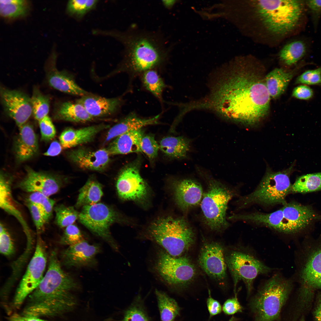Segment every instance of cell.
Masks as SVG:
<instances>
[{
	"label": "cell",
	"mask_w": 321,
	"mask_h": 321,
	"mask_svg": "<svg viewBox=\"0 0 321 321\" xmlns=\"http://www.w3.org/2000/svg\"><path fill=\"white\" fill-rule=\"evenodd\" d=\"M48 270L35 289L28 297L22 315L40 317L62 315L73 310L77 304L72 292L78 285L62 269L56 252L49 257Z\"/></svg>",
	"instance_id": "obj_1"
},
{
	"label": "cell",
	"mask_w": 321,
	"mask_h": 321,
	"mask_svg": "<svg viewBox=\"0 0 321 321\" xmlns=\"http://www.w3.org/2000/svg\"><path fill=\"white\" fill-rule=\"evenodd\" d=\"M228 117L253 125L269 112L270 97L265 82L252 73L242 71L232 76L227 84Z\"/></svg>",
	"instance_id": "obj_2"
},
{
	"label": "cell",
	"mask_w": 321,
	"mask_h": 321,
	"mask_svg": "<svg viewBox=\"0 0 321 321\" xmlns=\"http://www.w3.org/2000/svg\"><path fill=\"white\" fill-rule=\"evenodd\" d=\"M98 34L113 37L124 46L123 59L114 73L125 71L144 73L162 64L169 55L164 41L156 33L99 30Z\"/></svg>",
	"instance_id": "obj_3"
},
{
	"label": "cell",
	"mask_w": 321,
	"mask_h": 321,
	"mask_svg": "<svg viewBox=\"0 0 321 321\" xmlns=\"http://www.w3.org/2000/svg\"><path fill=\"white\" fill-rule=\"evenodd\" d=\"M304 1L257 0L251 2L253 13L269 33L285 36L301 24L306 7Z\"/></svg>",
	"instance_id": "obj_4"
},
{
	"label": "cell",
	"mask_w": 321,
	"mask_h": 321,
	"mask_svg": "<svg viewBox=\"0 0 321 321\" xmlns=\"http://www.w3.org/2000/svg\"><path fill=\"white\" fill-rule=\"evenodd\" d=\"M291 288V282L274 274L259 288L249 304L255 321H275L279 317Z\"/></svg>",
	"instance_id": "obj_5"
},
{
	"label": "cell",
	"mask_w": 321,
	"mask_h": 321,
	"mask_svg": "<svg viewBox=\"0 0 321 321\" xmlns=\"http://www.w3.org/2000/svg\"><path fill=\"white\" fill-rule=\"evenodd\" d=\"M150 237L172 256L180 257L193 245V230L185 219L168 216L153 222L148 230Z\"/></svg>",
	"instance_id": "obj_6"
},
{
	"label": "cell",
	"mask_w": 321,
	"mask_h": 321,
	"mask_svg": "<svg viewBox=\"0 0 321 321\" xmlns=\"http://www.w3.org/2000/svg\"><path fill=\"white\" fill-rule=\"evenodd\" d=\"M292 167L276 172L268 169L257 188L240 199L241 207L255 204L266 205L285 204L286 197L290 193L292 186L289 176Z\"/></svg>",
	"instance_id": "obj_7"
},
{
	"label": "cell",
	"mask_w": 321,
	"mask_h": 321,
	"mask_svg": "<svg viewBox=\"0 0 321 321\" xmlns=\"http://www.w3.org/2000/svg\"><path fill=\"white\" fill-rule=\"evenodd\" d=\"M225 258L233 279L235 290L237 283L242 281L245 285L248 295L253 290L254 281L257 277L268 274L273 270L246 247L232 250Z\"/></svg>",
	"instance_id": "obj_8"
},
{
	"label": "cell",
	"mask_w": 321,
	"mask_h": 321,
	"mask_svg": "<svg viewBox=\"0 0 321 321\" xmlns=\"http://www.w3.org/2000/svg\"><path fill=\"white\" fill-rule=\"evenodd\" d=\"M205 176L208 188L201 202L203 216L205 223L211 229L221 231L229 226L226 219V211L233 194L219 181Z\"/></svg>",
	"instance_id": "obj_9"
},
{
	"label": "cell",
	"mask_w": 321,
	"mask_h": 321,
	"mask_svg": "<svg viewBox=\"0 0 321 321\" xmlns=\"http://www.w3.org/2000/svg\"><path fill=\"white\" fill-rule=\"evenodd\" d=\"M78 219L92 233L106 241L114 250L118 249L110 231V226L119 219L118 214L113 209L100 203L85 206L79 213Z\"/></svg>",
	"instance_id": "obj_10"
},
{
	"label": "cell",
	"mask_w": 321,
	"mask_h": 321,
	"mask_svg": "<svg viewBox=\"0 0 321 321\" xmlns=\"http://www.w3.org/2000/svg\"><path fill=\"white\" fill-rule=\"evenodd\" d=\"M155 267L162 279L169 285L174 286L188 284L193 280L196 273L195 267L188 258L174 257L162 251L158 254Z\"/></svg>",
	"instance_id": "obj_11"
},
{
	"label": "cell",
	"mask_w": 321,
	"mask_h": 321,
	"mask_svg": "<svg viewBox=\"0 0 321 321\" xmlns=\"http://www.w3.org/2000/svg\"><path fill=\"white\" fill-rule=\"evenodd\" d=\"M47 256L45 244L38 236L34 255L16 290L12 304L19 308L26 298L37 287L43 278Z\"/></svg>",
	"instance_id": "obj_12"
},
{
	"label": "cell",
	"mask_w": 321,
	"mask_h": 321,
	"mask_svg": "<svg viewBox=\"0 0 321 321\" xmlns=\"http://www.w3.org/2000/svg\"><path fill=\"white\" fill-rule=\"evenodd\" d=\"M26 174L18 184L24 191L39 192L50 197L57 193L66 183V178L57 174L36 171L26 167Z\"/></svg>",
	"instance_id": "obj_13"
},
{
	"label": "cell",
	"mask_w": 321,
	"mask_h": 321,
	"mask_svg": "<svg viewBox=\"0 0 321 321\" xmlns=\"http://www.w3.org/2000/svg\"><path fill=\"white\" fill-rule=\"evenodd\" d=\"M116 186L119 197L123 200L140 202L145 200L148 194L147 185L136 164L129 165L122 170Z\"/></svg>",
	"instance_id": "obj_14"
},
{
	"label": "cell",
	"mask_w": 321,
	"mask_h": 321,
	"mask_svg": "<svg viewBox=\"0 0 321 321\" xmlns=\"http://www.w3.org/2000/svg\"><path fill=\"white\" fill-rule=\"evenodd\" d=\"M281 208L283 215L282 232L295 233L303 230L320 216L312 208L295 202L287 203Z\"/></svg>",
	"instance_id": "obj_15"
},
{
	"label": "cell",
	"mask_w": 321,
	"mask_h": 321,
	"mask_svg": "<svg viewBox=\"0 0 321 321\" xmlns=\"http://www.w3.org/2000/svg\"><path fill=\"white\" fill-rule=\"evenodd\" d=\"M0 95L4 111L18 127L26 123L32 114L31 98L20 91L3 87Z\"/></svg>",
	"instance_id": "obj_16"
},
{
	"label": "cell",
	"mask_w": 321,
	"mask_h": 321,
	"mask_svg": "<svg viewBox=\"0 0 321 321\" xmlns=\"http://www.w3.org/2000/svg\"><path fill=\"white\" fill-rule=\"evenodd\" d=\"M198 262L202 269L212 278L219 281L226 278L227 266L223 248L219 243H204L200 250Z\"/></svg>",
	"instance_id": "obj_17"
},
{
	"label": "cell",
	"mask_w": 321,
	"mask_h": 321,
	"mask_svg": "<svg viewBox=\"0 0 321 321\" xmlns=\"http://www.w3.org/2000/svg\"><path fill=\"white\" fill-rule=\"evenodd\" d=\"M97 245H91L83 240L69 246L61 254L64 265L67 267H81L90 265L95 262V257L100 252Z\"/></svg>",
	"instance_id": "obj_18"
},
{
	"label": "cell",
	"mask_w": 321,
	"mask_h": 321,
	"mask_svg": "<svg viewBox=\"0 0 321 321\" xmlns=\"http://www.w3.org/2000/svg\"><path fill=\"white\" fill-rule=\"evenodd\" d=\"M110 155L106 148L92 151L79 148L70 151L69 159L81 169L101 171L105 169L110 161Z\"/></svg>",
	"instance_id": "obj_19"
},
{
	"label": "cell",
	"mask_w": 321,
	"mask_h": 321,
	"mask_svg": "<svg viewBox=\"0 0 321 321\" xmlns=\"http://www.w3.org/2000/svg\"><path fill=\"white\" fill-rule=\"evenodd\" d=\"M174 192L176 203L184 211L198 204L203 195L201 184L195 180L188 178L177 182L174 186Z\"/></svg>",
	"instance_id": "obj_20"
},
{
	"label": "cell",
	"mask_w": 321,
	"mask_h": 321,
	"mask_svg": "<svg viewBox=\"0 0 321 321\" xmlns=\"http://www.w3.org/2000/svg\"><path fill=\"white\" fill-rule=\"evenodd\" d=\"M19 128L14 143V151L19 162L27 160L35 156L39 150L37 136L32 126L26 123Z\"/></svg>",
	"instance_id": "obj_21"
},
{
	"label": "cell",
	"mask_w": 321,
	"mask_h": 321,
	"mask_svg": "<svg viewBox=\"0 0 321 321\" xmlns=\"http://www.w3.org/2000/svg\"><path fill=\"white\" fill-rule=\"evenodd\" d=\"M81 104L93 118L111 115L118 109L122 100L119 97L106 98L92 95L84 96L76 101Z\"/></svg>",
	"instance_id": "obj_22"
},
{
	"label": "cell",
	"mask_w": 321,
	"mask_h": 321,
	"mask_svg": "<svg viewBox=\"0 0 321 321\" xmlns=\"http://www.w3.org/2000/svg\"><path fill=\"white\" fill-rule=\"evenodd\" d=\"M12 178L2 171L0 175V207L14 217L19 221L26 236L32 235L31 230L26 222L12 194Z\"/></svg>",
	"instance_id": "obj_23"
},
{
	"label": "cell",
	"mask_w": 321,
	"mask_h": 321,
	"mask_svg": "<svg viewBox=\"0 0 321 321\" xmlns=\"http://www.w3.org/2000/svg\"><path fill=\"white\" fill-rule=\"evenodd\" d=\"M109 127L101 124L78 129L67 128L60 136V143L62 148L67 149L90 142L98 133Z\"/></svg>",
	"instance_id": "obj_24"
},
{
	"label": "cell",
	"mask_w": 321,
	"mask_h": 321,
	"mask_svg": "<svg viewBox=\"0 0 321 321\" xmlns=\"http://www.w3.org/2000/svg\"><path fill=\"white\" fill-rule=\"evenodd\" d=\"M143 136L141 129L130 131L115 138L106 149L110 155L142 152L141 142Z\"/></svg>",
	"instance_id": "obj_25"
},
{
	"label": "cell",
	"mask_w": 321,
	"mask_h": 321,
	"mask_svg": "<svg viewBox=\"0 0 321 321\" xmlns=\"http://www.w3.org/2000/svg\"><path fill=\"white\" fill-rule=\"evenodd\" d=\"M301 281L306 291L321 289V248L308 259L302 273Z\"/></svg>",
	"instance_id": "obj_26"
},
{
	"label": "cell",
	"mask_w": 321,
	"mask_h": 321,
	"mask_svg": "<svg viewBox=\"0 0 321 321\" xmlns=\"http://www.w3.org/2000/svg\"><path fill=\"white\" fill-rule=\"evenodd\" d=\"M48 75L49 85L62 92L81 97L92 95L78 86L74 78L66 72L52 69Z\"/></svg>",
	"instance_id": "obj_27"
},
{
	"label": "cell",
	"mask_w": 321,
	"mask_h": 321,
	"mask_svg": "<svg viewBox=\"0 0 321 321\" xmlns=\"http://www.w3.org/2000/svg\"><path fill=\"white\" fill-rule=\"evenodd\" d=\"M159 115L148 119L141 118L136 114H129L119 122L111 128L108 132L105 142L115 138L126 132L158 123Z\"/></svg>",
	"instance_id": "obj_28"
},
{
	"label": "cell",
	"mask_w": 321,
	"mask_h": 321,
	"mask_svg": "<svg viewBox=\"0 0 321 321\" xmlns=\"http://www.w3.org/2000/svg\"><path fill=\"white\" fill-rule=\"evenodd\" d=\"M229 218L251 222L282 232L283 215L281 208L270 213L255 212L235 214Z\"/></svg>",
	"instance_id": "obj_29"
},
{
	"label": "cell",
	"mask_w": 321,
	"mask_h": 321,
	"mask_svg": "<svg viewBox=\"0 0 321 321\" xmlns=\"http://www.w3.org/2000/svg\"><path fill=\"white\" fill-rule=\"evenodd\" d=\"M191 140L184 136H169L163 138L159 143L160 149L166 155L178 159L188 157Z\"/></svg>",
	"instance_id": "obj_30"
},
{
	"label": "cell",
	"mask_w": 321,
	"mask_h": 321,
	"mask_svg": "<svg viewBox=\"0 0 321 321\" xmlns=\"http://www.w3.org/2000/svg\"><path fill=\"white\" fill-rule=\"evenodd\" d=\"M54 117L59 120L78 122L90 121L93 119L81 104L70 101L59 103L55 110Z\"/></svg>",
	"instance_id": "obj_31"
},
{
	"label": "cell",
	"mask_w": 321,
	"mask_h": 321,
	"mask_svg": "<svg viewBox=\"0 0 321 321\" xmlns=\"http://www.w3.org/2000/svg\"><path fill=\"white\" fill-rule=\"evenodd\" d=\"M293 75L292 72L279 68L274 69L267 75L265 83L270 97L276 98L285 92Z\"/></svg>",
	"instance_id": "obj_32"
},
{
	"label": "cell",
	"mask_w": 321,
	"mask_h": 321,
	"mask_svg": "<svg viewBox=\"0 0 321 321\" xmlns=\"http://www.w3.org/2000/svg\"><path fill=\"white\" fill-rule=\"evenodd\" d=\"M79 192L75 205L77 208L98 203L103 195L102 185L93 177L88 179Z\"/></svg>",
	"instance_id": "obj_33"
},
{
	"label": "cell",
	"mask_w": 321,
	"mask_h": 321,
	"mask_svg": "<svg viewBox=\"0 0 321 321\" xmlns=\"http://www.w3.org/2000/svg\"><path fill=\"white\" fill-rule=\"evenodd\" d=\"M308 47L302 40H297L285 45L279 54L280 59L284 64L291 66L297 63L306 54Z\"/></svg>",
	"instance_id": "obj_34"
},
{
	"label": "cell",
	"mask_w": 321,
	"mask_h": 321,
	"mask_svg": "<svg viewBox=\"0 0 321 321\" xmlns=\"http://www.w3.org/2000/svg\"><path fill=\"white\" fill-rule=\"evenodd\" d=\"M30 9L29 1L2 0L0 1V14L3 18L14 19L25 16Z\"/></svg>",
	"instance_id": "obj_35"
},
{
	"label": "cell",
	"mask_w": 321,
	"mask_h": 321,
	"mask_svg": "<svg viewBox=\"0 0 321 321\" xmlns=\"http://www.w3.org/2000/svg\"><path fill=\"white\" fill-rule=\"evenodd\" d=\"M160 319L162 321H172L179 315L180 308L177 303L166 293L155 290Z\"/></svg>",
	"instance_id": "obj_36"
},
{
	"label": "cell",
	"mask_w": 321,
	"mask_h": 321,
	"mask_svg": "<svg viewBox=\"0 0 321 321\" xmlns=\"http://www.w3.org/2000/svg\"><path fill=\"white\" fill-rule=\"evenodd\" d=\"M321 190V172L299 177L292 185L290 193H307Z\"/></svg>",
	"instance_id": "obj_37"
},
{
	"label": "cell",
	"mask_w": 321,
	"mask_h": 321,
	"mask_svg": "<svg viewBox=\"0 0 321 321\" xmlns=\"http://www.w3.org/2000/svg\"><path fill=\"white\" fill-rule=\"evenodd\" d=\"M31 99L32 114L36 120L39 121L48 116L50 98L48 95L43 94L38 88H35Z\"/></svg>",
	"instance_id": "obj_38"
},
{
	"label": "cell",
	"mask_w": 321,
	"mask_h": 321,
	"mask_svg": "<svg viewBox=\"0 0 321 321\" xmlns=\"http://www.w3.org/2000/svg\"><path fill=\"white\" fill-rule=\"evenodd\" d=\"M142 81L147 90L157 98L161 100L163 92L166 85L156 71L152 69L143 73Z\"/></svg>",
	"instance_id": "obj_39"
},
{
	"label": "cell",
	"mask_w": 321,
	"mask_h": 321,
	"mask_svg": "<svg viewBox=\"0 0 321 321\" xmlns=\"http://www.w3.org/2000/svg\"><path fill=\"white\" fill-rule=\"evenodd\" d=\"M26 201L37 205L40 209L46 223L51 219L55 201L42 193L35 192L30 193Z\"/></svg>",
	"instance_id": "obj_40"
},
{
	"label": "cell",
	"mask_w": 321,
	"mask_h": 321,
	"mask_svg": "<svg viewBox=\"0 0 321 321\" xmlns=\"http://www.w3.org/2000/svg\"><path fill=\"white\" fill-rule=\"evenodd\" d=\"M55 223L61 228L73 224L78 218L79 213L73 207L61 204L55 206Z\"/></svg>",
	"instance_id": "obj_41"
},
{
	"label": "cell",
	"mask_w": 321,
	"mask_h": 321,
	"mask_svg": "<svg viewBox=\"0 0 321 321\" xmlns=\"http://www.w3.org/2000/svg\"><path fill=\"white\" fill-rule=\"evenodd\" d=\"M98 1L72 0L68 1L67 12L70 16L81 19L88 12L96 7Z\"/></svg>",
	"instance_id": "obj_42"
},
{
	"label": "cell",
	"mask_w": 321,
	"mask_h": 321,
	"mask_svg": "<svg viewBox=\"0 0 321 321\" xmlns=\"http://www.w3.org/2000/svg\"><path fill=\"white\" fill-rule=\"evenodd\" d=\"M121 321H150L140 297L126 311Z\"/></svg>",
	"instance_id": "obj_43"
},
{
	"label": "cell",
	"mask_w": 321,
	"mask_h": 321,
	"mask_svg": "<svg viewBox=\"0 0 321 321\" xmlns=\"http://www.w3.org/2000/svg\"><path fill=\"white\" fill-rule=\"evenodd\" d=\"M83 239L78 227L74 224L66 227L60 240L62 245L69 246L76 244Z\"/></svg>",
	"instance_id": "obj_44"
},
{
	"label": "cell",
	"mask_w": 321,
	"mask_h": 321,
	"mask_svg": "<svg viewBox=\"0 0 321 321\" xmlns=\"http://www.w3.org/2000/svg\"><path fill=\"white\" fill-rule=\"evenodd\" d=\"M141 149L142 152L150 160L155 158L158 155L159 147L154 136L152 134L144 136L141 141Z\"/></svg>",
	"instance_id": "obj_45"
},
{
	"label": "cell",
	"mask_w": 321,
	"mask_h": 321,
	"mask_svg": "<svg viewBox=\"0 0 321 321\" xmlns=\"http://www.w3.org/2000/svg\"><path fill=\"white\" fill-rule=\"evenodd\" d=\"M295 83L306 85H321V66L306 70L299 76Z\"/></svg>",
	"instance_id": "obj_46"
},
{
	"label": "cell",
	"mask_w": 321,
	"mask_h": 321,
	"mask_svg": "<svg viewBox=\"0 0 321 321\" xmlns=\"http://www.w3.org/2000/svg\"><path fill=\"white\" fill-rule=\"evenodd\" d=\"M15 247L12 238L3 224H0V251L3 254L9 256L14 253Z\"/></svg>",
	"instance_id": "obj_47"
},
{
	"label": "cell",
	"mask_w": 321,
	"mask_h": 321,
	"mask_svg": "<svg viewBox=\"0 0 321 321\" xmlns=\"http://www.w3.org/2000/svg\"><path fill=\"white\" fill-rule=\"evenodd\" d=\"M25 204L32 215L38 233L43 231L46 223L40 209L37 205L25 201Z\"/></svg>",
	"instance_id": "obj_48"
},
{
	"label": "cell",
	"mask_w": 321,
	"mask_h": 321,
	"mask_svg": "<svg viewBox=\"0 0 321 321\" xmlns=\"http://www.w3.org/2000/svg\"><path fill=\"white\" fill-rule=\"evenodd\" d=\"M38 121L42 139L45 141L52 140L55 136L56 130L51 118L47 116Z\"/></svg>",
	"instance_id": "obj_49"
},
{
	"label": "cell",
	"mask_w": 321,
	"mask_h": 321,
	"mask_svg": "<svg viewBox=\"0 0 321 321\" xmlns=\"http://www.w3.org/2000/svg\"><path fill=\"white\" fill-rule=\"evenodd\" d=\"M305 3L306 7L311 15L314 25L316 26L321 15V0H307Z\"/></svg>",
	"instance_id": "obj_50"
},
{
	"label": "cell",
	"mask_w": 321,
	"mask_h": 321,
	"mask_svg": "<svg viewBox=\"0 0 321 321\" xmlns=\"http://www.w3.org/2000/svg\"><path fill=\"white\" fill-rule=\"evenodd\" d=\"M222 310L225 314L232 315L242 311L243 307L236 295L234 298L229 299L224 302Z\"/></svg>",
	"instance_id": "obj_51"
},
{
	"label": "cell",
	"mask_w": 321,
	"mask_h": 321,
	"mask_svg": "<svg viewBox=\"0 0 321 321\" xmlns=\"http://www.w3.org/2000/svg\"><path fill=\"white\" fill-rule=\"evenodd\" d=\"M292 95L298 99L309 100L313 96V92L309 86L303 84L295 88L293 90Z\"/></svg>",
	"instance_id": "obj_52"
},
{
	"label": "cell",
	"mask_w": 321,
	"mask_h": 321,
	"mask_svg": "<svg viewBox=\"0 0 321 321\" xmlns=\"http://www.w3.org/2000/svg\"><path fill=\"white\" fill-rule=\"evenodd\" d=\"M210 295L207 300V305L208 310L211 316H214L220 313L222 311L221 306L220 303L214 299Z\"/></svg>",
	"instance_id": "obj_53"
},
{
	"label": "cell",
	"mask_w": 321,
	"mask_h": 321,
	"mask_svg": "<svg viewBox=\"0 0 321 321\" xmlns=\"http://www.w3.org/2000/svg\"><path fill=\"white\" fill-rule=\"evenodd\" d=\"M62 148L60 143L56 141H54L51 143L48 149L44 155L50 156L57 155L61 152Z\"/></svg>",
	"instance_id": "obj_54"
},
{
	"label": "cell",
	"mask_w": 321,
	"mask_h": 321,
	"mask_svg": "<svg viewBox=\"0 0 321 321\" xmlns=\"http://www.w3.org/2000/svg\"><path fill=\"white\" fill-rule=\"evenodd\" d=\"M9 321H47L40 319L39 317L30 316H26L15 313L10 317Z\"/></svg>",
	"instance_id": "obj_55"
},
{
	"label": "cell",
	"mask_w": 321,
	"mask_h": 321,
	"mask_svg": "<svg viewBox=\"0 0 321 321\" xmlns=\"http://www.w3.org/2000/svg\"><path fill=\"white\" fill-rule=\"evenodd\" d=\"M314 315L316 321H321V295L318 298Z\"/></svg>",
	"instance_id": "obj_56"
},
{
	"label": "cell",
	"mask_w": 321,
	"mask_h": 321,
	"mask_svg": "<svg viewBox=\"0 0 321 321\" xmlns=\"http://www.w3.org/2000/svg\"><path fill=\"white\" fill-rule=\"evenodd\" d=\"M176 1V0H163L162 3L165 7L170 9L173 7Z\"/></svg>",
	"instance_id": "obj_57"
},
{
	"label": "cell",
	"mask_w": 321,
	"mask_h": 321,
	"mask_svg": "<svg viewBox=\"0 0 321 321\" xmlns=\"http://www.w3.org/2000/svg\"><path fill=\"white\" fill-rule=\"evenodd\" d=\"M229 321H236V320L235 318L234 317H232L229 320Z\"/></svg>",
	"instance_id": "obj_58"
},
{
	"label": "cell",
	"mask_w": 321,
	"mask_h": 321,
	"mask_svg": "<svg viewBox=\"0 0 321 321\" xmlns=\"http://www.w3.org/2000/svg\"><path fill=\"white\" fill-rule=\"evenodd\" d=\"M300 321H305V320H304V319H301V320Z\"/></svg>",
	"instance_id": "obj_59"
}]
</instances>
